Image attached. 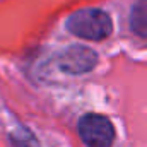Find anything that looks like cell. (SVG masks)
I'll return each instance as SVG.
<instances>
[{"label": "cell", "instance_id": "6da1fadb", "mask_svg": "<svg viewBox=\"0 0 147 147\" xmlns=\"http://www.w3.org/2000/svg\"><path fill=\"white\" fill-rule=\"evenodd\" d=\"M69 31L79 38L99 41L111 34L113 24L110 16L99 9H82L72 14L67 21Z\"/></svg>", "mask_w": 147, "mask_h": 147}, {"label": "cell", "instance_id": "7a4b0ae2", "mask_svg": "<svg viewBox=\"0 0 147 147\" xmlns=\"http://www.w3.org/2000/svg\"><path fill=\"white\" fill-rule=\"evenodd\" d=\"M79 135L89 147H110L115 140V128L103 115H86L79 120Z\"/></svg>", "mask_w": 147, "mask_h": 147}, {"label": "cell", "instance_id": "3957f363", "mask_svg": "<svg viewBox=\"0 0 147 147\" xmlns=\"http://www.w3.org/2000/svg\"><path fill=\"white\" fill-rule=\"evenodd\" d=\"M96 63H98V55L91 48L80 46V45L69 46L58 57L60 69L63 72L74 74V75H80V74L91 72L96 67Z\"/></svg>", "mask_w": 147, "mask_h": 147}, {"label": "cell", "instance_id": "277c9868", "mask_svg": "<svg viewBox=\"0 0 147 147\" xmlns=\"http://www.w3.org/2000/svg\"><path fill=\"white\" fill-rule=\"evenodd\" d=\"M130 29L135 36L147 38V0H139L130 10Z\"/></svg>", "mask_w": 147, "mask_h": 147}]
</instances>
